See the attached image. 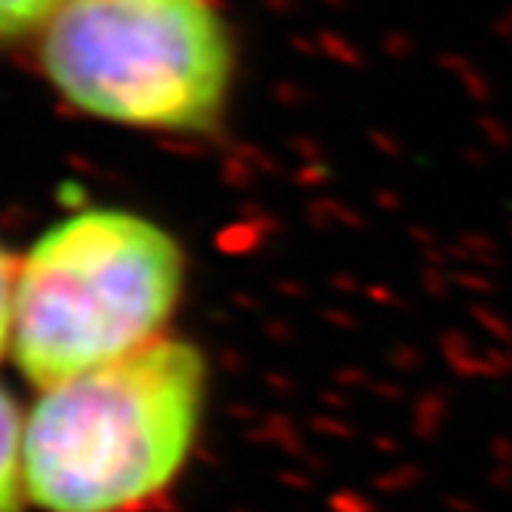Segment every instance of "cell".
<instances>
[{"mask_svg": "<svg viewBox=\"0 0 512 512\" xmlns=\"http://www.w3.org/2000/svg\"><path fill=\"white\" fill-rule=\"evenodd\" d=\"M25 417L0 386V512H25Z\"/></svg>", "mask_w": 512, "mask_h": 512, "instance_id": "4", "label": "cell"}, {"mask_svg": "<svg viewBox=\"0 0 512 512\" xmlns=\"http://www.w3.org/2000/svg\"><path fill=\"white\" fill-rule=\"evenodd\" d=\"M186 256L179 241L130 210L59 219L19 263L13 355L22 377L50 389L164 337Z\"/></svg>", "mask_w": 512, "mask_h": 512, "instance_id": "2", "label": "cell"}, {"mask_svg": "<svg viewBox=\"0 0 512 512\" xmlns=\"http://www.w3.org/2000/svg\"><path fill=\"white\" fill-rule=\"evenodd\" d=\"M207 364L161 337L41 389L25 417V494L38 512H152L186 472Z\"/></svg>", "mask_w": 512, "mask_h": 512, "instance_id": "1", "label": "cell"}, {"mask_svg": "<svg viewBox=\"0 0 512 512\" xmlns=\"http://www.w3.org/2000/svg\"><path fill=\"white\" fill-rule=\"evenodd\" d=\"M59 4L62 0H0V44L44 28Z\"/></svg>", "mask_w": 512, "mask_h": 512, "instance_id": "5", "label": "cell"}, {"mask_svg": "<svg viewBox=\"0 0 512 512\" xmlns=\"http://www.w3.org/2000/svg\"><path fill=\"white\" fill-rule=\"evenodd\" d=\"M41 31L47 81L93 118L204 133L226 112L235 50L213 0H62Z\"/></svg>", "mask_w": 512, "mask_h": 512, "instance_id": "3", "label": "cell"}, {"mask_svg": "<svg viewBox=\"0 0 512 512\" xmlns=\"http://www.w3.org/2000/svg\"><path fill=\"white\" fill-rule=\"evenodd\" d=\"M16 284L19 263L0 244V358L13 346V324H16Z\"/></svg>", "mask_w": 512, "mask_h": 512, "instance_id": "6", "label": "cell"}]
</instances>
